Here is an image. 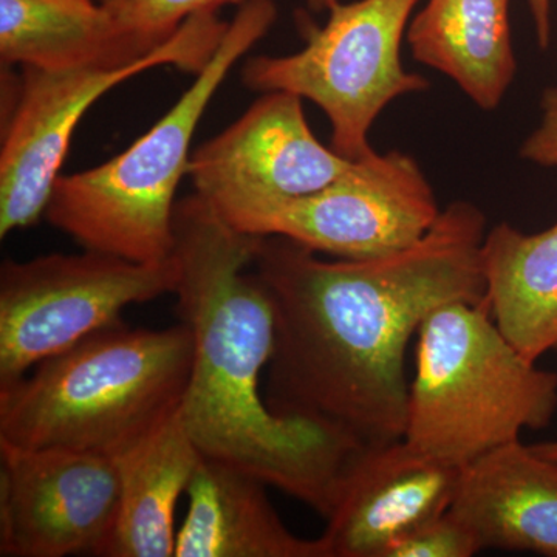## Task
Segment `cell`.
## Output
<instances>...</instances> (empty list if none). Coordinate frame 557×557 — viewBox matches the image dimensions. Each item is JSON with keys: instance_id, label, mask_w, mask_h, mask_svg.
Here are the masks:
<instances>
[{"instance_id": "1", "label": "cell", "mask_w": 557, "mask_h": 557, "mask_svg": "<svg viewBox=\"0 0 557 557\" xmlns=\"http://www.w3.org/2000/svg\"><path fill=\"white\" fill-rule=\"evenodd\" d=\"M485 226L475 205L454 201L410 247L335 262L260 237L252 267L276 319L270 409L325 421L361 443L405 438L409 341L437 307L486 298Z\"/></svg>"}, {"instance_id": "2", "label": "cell", "mask_w": 557, "mask_h": 557, "mask_svg": "<svg viewBox=\"0 0 557 557\" xmlns=\"http://www.w3.org/2000/svg\"><path fill=\"white\" fill-rule=\"evenodd\" d=\"M180 319L193 336V366L178 416L201 456L277 487L322 518L348 458L361 445L313 418L278 416L260 395L273 357V300L247 271L260 236L231 226L199 194L174 218Z\"/></svg>"}, {"instance_id": "3", "label": "cell", "mask_w": 557, "mask_h": 557, "mask_svg": "<svg viewBox=\"0 0 557 557\" xmlns=\"http://www.w3.org/2000/svg\"><path fill=\"white\" fill-rule=\"evenodd\" d=\"M190 366L185 322H116L0 386V442L120 456L178 412Z\"/></svg>"}, {"instance_id": "4", "label": "cell", "mask_w": 557, "mask_h": 557, "mask_svg": "<svg viewBox=\"0 0 557 557\" xmlns=\"http://www.w3.org/2000/svg\"><path fill=\"white\" fill-rule=\"evenodd\" d=\"M273 0L240 5L207 67L146 134L112 160L60 175L46 218L84 249L139 263L174 252L175 194L188 175L190 143L230 70L276 22Z\"/></svg>"}, {"instance_id": "5", "label": "cell", "mask_w": 557, "mask_h": 557, "mask_svg": "<svg viewBox=\"0 0 557 557\" xmlns=\"http://www.w3.org/2000/svg\"><path fill=\"white\" fill-rule=\"evenodd\" d=\"M557 410V373L539 369L497 327L487 299L445 304L418 330L416 379L405 438L463 468L547 428Z\"/></svg>"}, {"instance_id": "6", "label": "cell", "mask_w": 557, "mask_h": 557, "mask_svg": "<svg viewBox=\"0 0 557 557\" xmlns=\"http://www.w3.org/2000/svg\"><path fill=\"white\" fill-rule=\"evenodd\" d=\"M420 0H355L329 10L307 30L302 50L255 57L242 69L247 89L288 91L317 104L332 126V148L350 161L375 150L369 135L381 112L429 83L403 67L401 44Z\"/></svg>"}, {"instance_id": "7", "label": "cell", "mask_w": 557, "mask_h": 557, "mask_svg": "<svg viewBox=\"0 0 557 557\" xmlns=\"http://www.w3.org/2000/svg\"><path fill=\"white\" fill-rule=\"evenodd\" d=\"M228 27L218 11H205L183 22L157 49L126 65L22 67L16 104L0 149V237L28 228L46 215L73 134L95 102L148 70L174 65L197 75L214 57Z\"/></svg>"}, {"instance_id": "8", "label": "cell", "mask_w": 557, "mask_h": 557, "mask_svg": "<svg viewBox=\"0 0 557 557\" xmlns=\"http://www.w3.org/2000/svg\"><path fill=\"white\" fill-rule=\"evenodd\" d=\"M174 255L139 263L86 249L0 267V386L121 321L124 309L178 285Z\"/></svg>"}, {"instance_id": "9", "label": "cell", "mask_w": 557, "mask_h": 557, "mask_svg": "<svg viewBox=\"0 0 557 557\" xmlns=\"http://www.w3.org/2000/svg\"><path fill=\"white\" fill-rule=\"evenodd\" d=\"M218 212L242 233L284 237L314 252L364 260L416 244L442 209L417 161L391 150L355 161L343 177L309 196Z\"/></svg>"}, {"instance_id": "10", "label": "cell", "mask_w": 557, "mask_h": 557, "mask_svg": "<svg viewBox=\"0 0 557 557\" xmlns=\"http://www.w3.org/2000/svg\"><path fill=\"white\" fill-rule=\"evenodd\" d=\"M120 493L115 457L0 442V556L104 557Z\"/></svg>"}, {"instance_id": "11", "label": "cell", "mask_w": 557, "mask_h": 557, "mask_svg": "<svg viewBox=\"0 0 557 557\" xmlns=\"http://www.w3.org/2000/svg\"><path fill=\"white\" fill-rule=\"evenodd\" d=\"M302 98L269 91L190 156L196 194L215 211L309 196L343 177L355 161L322 145Z\"/></svg>"}, {"instance_id": "12", "label": "cell", "mask_w": 557, "mask_h": 557, "mask_svg": "<svg viewBox=\"0 0 557 557\" xmlns=\"http://www.w3.org/2000/svg\"><path fill=\"white\" fill-rule=\"evenodd\" d=\"M460 471L406 438L361 443L325 518L329 557H383L413 528L448 512Z\"/></svg>"}, {"instance_id": "13", "label": "cell", "mask_w": 557, "mask_h": 557, "mask_svg": "<svg viewBox=\"0 0 557 557\" xmlns=\"http://www.w3.org/2000/svg\"><path fill=\"white\" fill-rule=\"evenodd\" d=\"M448 512L482 552L557 557V463L520 440L490 450L461 468Z\"/></svg>"}, {"instance_id": "14", "label": "cell", "mask_w": 557, "mask_h": 557, "mask_svg": "<svg viewBox=\"0 0 557 557\" xmlns=\"http://www.w3.org/2000/svg\"><path fill=\"white\" fill-rule=\"evenodd\" d=\"M265 486L239 469L201 458L186 491L188 511L175 557H329L322 537L288 530Z\"/></svg>"}, {"instance_id": "15", "label": "cell", "mask_w": 557, "mask_h": 557, "mask_svg": "<svg viewBox=\"0 0 557 557\" xmlns=\"http://www.w3.org/2000/svg\"><path fill=\"white\" fill-rule=\"evenodd\" d=\"M406 39L413 60L448 76L483 110L500 106L518 70L509 0H426Z\"/></svg>"}, {"instance_id": "16", "label": "cell", "mask_w": 557, "mask_h": 557, "mask_svg": "<svg viewBox=\"0 0 557 557\" xmlns=\"http://www.w3.org/2000/svg\"><path fill=\"white\" fill-rule=\"evenodd\" d=\"M201 458L178 412L115 457L120 507L104 557H175V512Z\"/></svg>"}, {"instance_id": "17", "label": "cell", "mask_w": 557, "mask_h": 557, "mask_svg": "<svg viewBox=\"0 0 557 557\" xmlns=\"http://www.w3.org/2000/svg\"><path fill=\"white\" fill-rule=\"evenodd\" d=\"M482 269L497 327L537 362L557 347V223L537 234L498 223L483 239Z\"/></svg>"}, {"instance_id": "18", "label": "cell", "mask_w": 557, "mask_h": 557, "mask_svg": "<svg viewBox=\"0 0 557 557\" xmlns=\"http://www.w3.org/2000/svg\"><path fill=\"white\" fill-rule=\"evenodd\" d=\"M0 58L3 65L46 70L135 61L124 53L108 7L81 11L50 0H0Z\"/></svg>"}, {"instance_id": "19", "label": "cell", "mask_w": 557, "mask_h": 557, "mask_svg": "<svg viewBox=\"0 0 557 557\" xmlns=\"http://www.w3.org/2000/svg\"><path fill=\"white\" fill-rule=\"evenodd\" d=\"M247 0H120L106 5L112 13L121 46L131 61L157 49L194 14L244 5Z\"/></svg>"}, {"instance_id": "20", "label": "cell", "mask_w": 557, "mask_h": 557, "mask_svg": "<svg viewBox=\"0 0 557 557\" xmlns=\"http://www.w3.org/2000/svg\"><path fill=\"white\" fill-rule=\"evenodd\" d=\"M479 553L474 534L445 512L399 537L383 557H471Z\"/></svg>"}, {"instance_id": "21", "label": "cell", "mask_w": 557, "mask_h": 557, "mask_svg": "<svg viewBox=\"0 0 557 557\" xmlns=\"http://www.w3.org/2000/svg\"><path fill=\"white\" fill-rule=\"evenodd\" d=\"M542 120L523 141L520 157L544 168H557V86L542 95Z\"/></svg>"}, {"instance_id": "22", "label": "cell", "mask_w": 557, "mask_h": 557, "mask_svg": "<svg viewBox=\"0 0 557 557\" xmlns=\"http://www.w3.org/2000/svg\"><path fill=\"white\" fill-rule=\"evenodd\" d=\"M527 3L536 25L539 46L547 49L552 39V0H527Z\"/></svg>"}, {"instance_id": "23", "label": "cell", "mask_w": 557, "mask_h": 557, "mask_svg": "<svg viewBox=\"0 0 557 557\" xmlns=\"http://www.w3.org/2000/svg\"><path fill=\"white\" fill-rule=\"evenodd\" d=\"M531 448H533L534 453H537L539 456L557 463V440H555V442L537 443V445H531Z\"/></svg>"}, {"instance_id": "24", "label": "cell", "mask_w": 557, "mask_h": 557, "mask_svg": "<svg viewBox=\"0 0 557 557\" xmlns=\"http://www.w3.org/2000/svg\"><path fill=\"white\" fill-rule=\"evenodd\" d=\"M50 2L58 3V5L65 7V9L81 11L94 10L98 7L95 0H50Z\"/></svg>"}, {"instance_id": "25", "label": "cell", "mask_w": 557, "mask_h": 557, "mask_svg": "<svg viewBox=\"0 0 557 557\" xmlns=\"http://www.w3.org/2000/svg\"><path fill=\"white\" fill-rule=\"evenodd\" d=\"M338 2L339 0H307V5L313 11H329Z\"/></svg>"}, {"instance_id": "26", "label": "cell", "mask_w": 557, "mask_h": 557, "mask_svg": "<svg viewBox=\"0 0 557 557\" xmlns=\"http://www.w3.org/2000/svg\"><path fill=\"white\" fill-rule=\"evenodd\" d=\"M98 5H112V3L120 2V0H95Z\"/></svg>"}]
</instances>
